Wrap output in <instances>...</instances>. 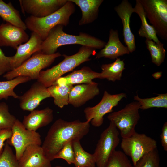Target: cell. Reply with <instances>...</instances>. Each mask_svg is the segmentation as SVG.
I'll return each instance as SVG.
<instances>
[{"label": "cell", "instance_id": "cell-38", "mask_svg": "<svg viewBox=\"0 0 167 167\" xmlns=\"http://www.w3.org/2000/svg\"><path fill=\"white\" fill-rule=\"evenodd\" d=\"M160 139L162 147L164 150L167 151V122H165L162 129V132L160 135Z\"/></svg>", "mask_w": 167, "mask_h": 167}, {"label": "cell", "instance_id": "cell-26", "mask_svg": "<svg viewBox=\"0 0 167 167\" xmlns=\"http://www.w3.org/2000/svg\"><path fill=\"white\" fill-rule=\"evenodd\" d=\"M72 146L75 153L73 164L75 167H95L96 161L93 154L85 151L80 141H73Z\"/></svg>", "mask_w": 167, "mask_h": 167}, {"label": "cell", "instance_id": "cell-5", "mask_svg": "<svg viewBox=\"0 0 167 167\" xmlns=\"http://www.w3.org/2000/svg\"><path fill=\"white\" fill-rule=\"evenodd\" d=\"M61 56L59 52L50 55L36 52L19 66L5 73L3 77L7 80L20 76L37 80L42 70L49 66L56 58Z\"/></svg>", "mask_w": 167, "mask_h": 167}, {"label": "cell", "instance_id": "cell-30", "mask_svg": "<svg viewBox=\"0 0 167 167\" xmlns=\"http://www.w3.org/2000/svg\"><path fill=\"white\" fill-rule=\"evenodd\" d=\"M134 100L138 101L140 105V109L145 110L150 108H167V94H161L155 97L141 98L138 94L134 96Z\"/></svg>", "mask_w": 167, "mask_h": 167}, {"label": "cell", "instance_id": "cell-39", "mask_svg": "<svg viewBox=\"0 0 167 167\" xmlns=\"http://www.w3.org/2000/svg\"><path fill=\"white\" fill-rule=\"evenodd\" d=\"M162 74L161 71L153 73L152 75L155 79H158L161 76Z\"/></svg>", "mask_w": 167, "mask_h": 167}, {"label": "cell", "instance_id": "cell-22", "mask_svg": "<svg viewBox=\"0 0 167 167\" xmlns=\"http://www.w3.org/2000/svg\"><path fill=\"white\" fill-rule=\"evenodd\" d=\"M80 9L82 17L79 24L82 26L94 22L97 18L99 8L103 0H70Z\"/></svg>", "mask_w": 167, "mask_h": 167}, {"label": "cell", "instance_id": "cell-20", "mask_svg": "<svg viewBox=\"0 0 167 167\" xmlns=\"http://www.w3.org/2000/svg\"><path fill=\"white\" fill-rule=\"evenodd\" d=\"M101 76L100 73L95 72L88 67L84 66L80 70L73 71L66 76L60 77L53 84L73 85L88 84L92 83L94 79H101Z\"/></svg>", "mask_w": 167, "mask_h": 167}, {"label": "cell", "instance_id": "cell-6", "mask_svg": "<svg viewBox=\"0 0 167 167\" xmlns=\"http://www.w3.org/2000/svg\"><path fill=\"white\" fill-rule=\"evenodd\" d=\"M139 109L140 105L136 101L128 104L122 109L108 115V119L120 130L122 138L129 137L136 131L135 126L140 118Z\"/></svg>", "mask_w": 167, "mask_h": 167}, {"label": "cell", "instance_id": "cell-40", "mask_svg": "<svg viewBox=\"0 0 167 167\" xmlns=\"http://www.w3.org/2000/svg\"><path fill=\"white\" fill-rule=\"evenodd\" d=\"M54 167H63L62 166H55Z\"/></svg>", "mask_w": 167, "mask_h": 167}, {"label": "cell", "instance_id": "cell-33", "mask_svg": "<svg viewBox=\"0 0 167 167\" xmlns=\"http://www.w3.org/2000/svg\"><path fill=\"white\" fill-rule=\"evenodd\" d=\"M105 167H133V165L123 152L115 150Z\"/></svg>", "mask_w": 167, "mask_h": 167}, {"label": "cell", "instance_id": "cell-8", "mask_svg": "<svg viewBox=\"0 0 167 167\" xmlns=\"http://www.w3.org/2000/svg\"><path fill=\"white\" fill-rule=\"evenodd\" d=\"M146 17L156 30L157 35L167 40V0H139Z\"/></svg>", "mask_w": 167, "mask_h": 167}, {"label": "cell", "instance_id": "cell-27", "mask_svg": "<svg viewBox=\"0 0 167 167\" xmlns=\"http://www.w3.org/2000/svg\"><path fill=\"white\" fill-rule=\"evenodd\" d=\"M74 85L53 84L47 88L55 105L60 108L68 104L69 95Z\"/></svg>", "mask_w": 167, "mask_h": 167}, {"label": "cell", "instance_id": "cell-4", "mask_svg": "<svg viewBox=\"0 0 167 167\" xmlns=\"http://www.w3.org/2000/svg\"><path fill=\"white\" fill-rule=\"evenodd\" d=\"M75 10V4L67 0L63 7L54 13L41 18L30 16L26 19L24 23L27 28L37 34L43 41L55 26L58 24L66 26L69 24L70 17Z\"/></svg>", "mask_w": 167, "mask_h": 167}, {"label": "cell", "instance_id": "cell-2", "mask_svg": "<svg viewBox=\"0 0 167 167\" xmlns=\"http://www.w3.org/2000/svg\"><path fill=\"white\" fill-rule=\"evenodd\" d=\"M63 27L62 25L58 24L52 28L46 38L43 41L38 52L45 54H52L56 53L58 47L71 44H79L101 49L106 43L84 32H80L77 35L68 34L63 31Z\"/></svg>", "mask_w": 167, "mask_h": 167}, {"label": "cell", "instance_id": "cell-35", "mask_svg": "<svg viewBox=\"0 0 167 167\" xmlns=\"http://www.w3.org/2000/svg\"><path fill=\"white\" fill-rule=\"evenodd\" d=\"M72 141L67 143L55 155L54 159H62L65 160L68 164H74L75 153L72 146Z\"/></svg>", "mask_w": 167, "mask_h": 167}, {"label": "cell", "instance_id": "cell-12", "mask_svg": "<svg viewBox=\"0 0 167 167\" xmlns=\"http://www.w3.org/2000/svg\"><path fill=\"white\" fill-rule=\"evenodd\" d=\"M23 12L37 18L43 17L56 12L63 7L67 0H19Z\"/></svg>", "mask_w": 167, "mask_h": 167}, {"label": "cell", "instance_id": "cell-19", "mask_svg": "<svg viewBox=\"0 0 167 167\" xmlns=\"http://www.w3.org/2000/svg\"><path fill=\"white\" fill-rule=\"evenodd\" d=\"M130 53L128 48L121 42L117 30L110 29L109 39L104 47L96 55V59L102 57L114 60L118 57Z\"/></svg>", "mask_w": 167, "mask_h": 167}, {"label": "cell", "instance_id": "cell-25", "mask_svg": "<svg viewBox=\"0 0 167 167\" xmlns=\"http://www.w3.org/2000/svg\"><path fill=\"white\" fill-rule=\"evenodd\" d=\"M102 71L101 79H105L109 81L120 80L123 71L125 69L124 60L117 58L113 62L102 64L101 66Z\"/></svg>", "mask_w": 167, "mask_h": 167}, {"label": "cell", "instance_id": "cell-15", "mask_svg": "<svg viewBox=\"0 0 167 167\" xmlns=\"http://www.w3.org/2000/svg\"><path fill=\"white\" fill-rule=\"evenodd\" d=\"M29 36L23 28L9 23L0 25V46H8L14 49L29 39Z\"/></svg>", "mask_w": 167, "mask_h": 167}, {"label": "cell", "instance_id": "cell-23", "mask_svg": "<svg viewBox=\"0 0 167 167\" xmlns=\"http://www.w3.org/2000/svg\"><path fill=\"white\" fill-rule=\"evenodd\" d=\"M0 16L3 20L24 30L27 28L22 20L19 11L14 7L11 2L6 3L0 0Z\"/></svg>", "mask_w": 167, "mask_h": 167}, {"label": "cell", "instance_id": "cell-37", "mask_svg": "<svg viewBox=\"0 0 167 167\" xmlns=\"http://www.w3.org/2000/svg\"><path fill=\"white\" fill-rule=\"evenodd\" d=\"M12 135L11 129H0V156L3 151L5 142L11 137Z\"/></svg>", "mask_w": 167, "mask_h": 167}, {"label": "cell", "instance_id": "cell-10", "mask_svg": "<svg viewBox=\"0 0 167 167\" xmlns=\"http://www.w3.org/2000/svg\"><path fill=\"white\" fill-rule=\"evenodd\" d=\"M126 96L125 93L112 95L105 91L101 100L97 104L93 107H87L84 109L86 121L90 122L94 127L100 126L103 123L104 116L112 112L113 108Z\"/></svg>", "mask_w": 167, "mask_h": 167}, {"label": "cell", "instance_id": "cell-24", "mask_svg": "<svg viewBox=\"0 0 167 167\" xmlns=\"http://www.w3.org/2000/svg\"><path fill=\"white\" fill-rule=\"evenodd\" d=\"M135 2L134 8L135 13L139 16L141 22V27L138 31L139 36L152 40L156 43H160L161 41L158 39L156 30L147 21L144 9L139 0H136Z\"/></svg>", "mask_w": 167, "mask_h": 167}, {"label": "cell", "instance_id": "cell-3", "mask_svg": "<svg viewBox=\"0 0 167 167\" xmlns=\"http://www.w3.org/2000/svg\"><path fill=\"white\" fill-rule=\"evenodd\" d=\"M95 53V49L83 45L73 55L63 54L64 58L61 62L51 68L41 71L37 81L47 88L64 74L72 71L82 63L89 61L90 57Z\"/></svg>", "mask_w": 167, "mask_h": 167}, {"label": "cell", "instance_id": "cell-34", "mask_svg": "<svg viewBox=\"0 0 167 167\" xmlns=\"http://www.w3.org/2000/svg\"><path fill=\"white\" fill-rule=\"evenodd\" d=\"M158 151L156 148L143 156L133 167H160Z\"/></svg>", "mask_w": 167, "mask_h": 167}, {"label": "cell", "instance_id": "cell-29", "mask_svg": "<svg viewBox=\"0 0 167 167\" xmlns=\"http://www.w3.org/2000/svg\"><path fill=\"white\" fill-rule=\"evenodd\" d=\"M147 49L149 51L152 62L157 66H159L164 62L166 51L164 44L161 42L156 43L152 40L146 39L145 41Z\"/></svg>", "mask_w": 167, "mask_h": 167}, {"label": "cell", "instance_id": "cell-28", "mask_svg": "<svg viewBox=\"0 0 167 167\" xmlns=\"http://www.w3.org/2000/svg\"><path fill=\"white\" fill-rule=\"evenodd\" d=\"M31 80L28 77L20 76L12 79L0 81V100L7 99L10 96L19 98V96L14 91V88L18 85Z\"/></svg>", "mask_w": 167, "mask_h": 167}, {"label": "cell", "instance_id": "cell-18", "mask_svg": "<svg viewBox=\"0 0 167 167\" xmlns=\"http://www.w3.org/2000/svg\"><path fill=\"white\" fill-rule=\"evenodd\" d=\"M19 167H51V161L45 156L41 145L28 146L18 161Z\"/></svg>", "mask_w": 167, "mask_h": 167}, {"label": "cell", "instance_id": "cell-36", "mask_svg": "<svg viewBox=\"0 0 167 167\" xmlns=\"http://www.w3.org/2000/svg\"><path fill=\"white\" fill-rule=\"evenodd\" d=\"M11 56H6L0 48V76L11 70Z\"/></svg>", "mask_w": 167, "mask_h": 167}, {"label": "cell", "instance_id": "cell-31", "mask_svg": "<svg viewBox=\"0 0 167 167\" xmlns=\"http://www.w3.org/2000/svg\"><path fill=\"white\" fill-rule=\"evenodd\" d=\"M7 141L0 156V167H19L18 160Z\"/></svg>", "mask_w": 167, "mask_h": 167}, {"label": "cell", "instance_id": "cell-1", "mask_svg": "<svg viewBox=\"0 0 167 167\" xmlns=\"http://www.w3.org/2000/svg\"><path fill=\"white\" fill-rule=\"evenodd\" d=\"M90 122L79 119L70 122L61 118L56 120L49 130L41 146L45 156L51 161L67 143L80 141L88 133Z\"/></svg>", "mask_w": 167, "mask_h": 167}, {"label": "cell", "instance_id": "cell-21", "mask_svg": "<svg viewBox=\"0 0 167 167\" xmlns=\"http://www.w3.org/2000/svg\"><path fill=\"white\" fill-rule=\"evenodd\" d=\"M53 118V110L47 107L43 109L31 111L29 114L24 116L22 122L26 129L36 131L49 124Z\"/></svg>", "mask_w": 167, "mask_h": 167}, {"label": "cell", "instance_id": "cell-7", "mask_svg": "<svg viewBox=\"0 0 167 167\" xmlns=\"http://www.w3.org/2000/svg\"><path fill=\"white\" fill-rule=\"evenodd\" d=\"M120 146L124 153L131 158L134 166L143 156L156 148L157 143L145 134L135 131L130 137L122 138Z\"/></svg>", "mask_w": 167, "mask_h": 167}, {"label": "cell", "instance_id": "cell-11", "mask_svg": "<svg viewBox=\"0 0 167 167\" xmlns=\"http://www.w3.org/2000/svg\"><path fill=\"white\" fill-rule=\"evenodd\" d=\"M11 129L12 135L7 141L10 145L14 147L15 155L18 161L28 146L32 144L41 145L42 144L40 134L36 131L26 129L18 119Z\"/></svg>", "mask_w": 167, "mask_h": 167}, {"label": "cell", "instance_id": "cell-17", "mask_svg": "<svg viewBox=\"0 0 167 167\" xmlns=\"http://www.w3.org/2000/svg\"><path fill=\"white\" fill-rule=\"evenodd\" d=\"M98 85L97 83L92 81L89 84L73 86L69 93L68 104L75 108L81 106L99 94Z\"/></svg>", "mask_w": 167, "mask_h": 167}, {"label": "cell", "instance_id": "cell-9", "mask_svg": "<svg viewBox=\"0 0 167 167\" xmlns=\"http://www.w3.org/2000/svg\"><path fill=\"white\" fill-rule=\"evenodd\" d=\"M118 129L110 122L101 133L93 154L97 167H105L119 143Z\"/></svg>", "mask_w": 167, "mask_h": 167}, {"label": "cell", "instance_id": "cell-13", "mask_svg": "<svg viewBox=\"0 0 167 167\" xmlns=\"http://www.w3.org/2000/svg\"><path fill=\"white\" fill-rule=\"evenodd\" d=\"M114 9L120 18L123 25L124 41L130 53L136 49L134 35L130 27V19L131 15L135 13L134 8L127 0H123L115 7Z\"/></svg>", "mask_w": 167, "mask_h": 167}, {"label": "cell", "instance_id": "cell-32", "mask_svg": "<svg viewBox=\"0 0 167 167\" xmlns=\"http://www.w3.org/2000/svg\"><path fill=\"white\" fill-rule=\"evenodd\" d=\"M16 120V117L10 113L7 104L0 102V129H11Z\"/></svg>", "mask_w": 167, "mask_h": 167}, {"label": "cell", "instance_id": "cell-14", "mask_svg": "<svg viewBox=\"0 0 167 167\" xmlns=\"http://www.w3.org/2000/svg\"><path fill=\"white\" fill-rule=\"evenodd\" d=\"M50 97L47 88L37 81L19 97L20 106L23 110L31 112L35 110L43 100Z\"/></svg>", "mask_w": 167, "mask_h": 167}, {"label": "cell", "instance_id": "cell-16", "mask_svg": "<svg viewBox=\"0 0 167 167\" xmlns=\"http://www.w3.org/2000/svg\"><path fill=\"white\" fill-rule=\"evenodd\" d=\"M43 41L36 33L32 32L29 40L19 45L15 55L11 56V70L21 65L35 53L39 51Z\"/></svg>", "mask_w": 167, "mask_h": 167}]
</instances>
